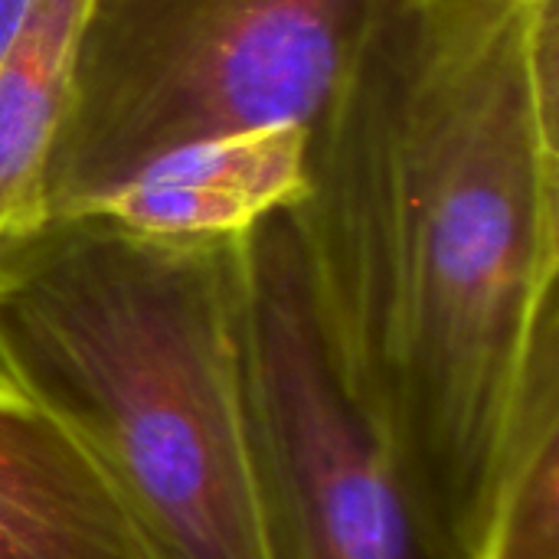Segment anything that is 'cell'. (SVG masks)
<instances>
[{"label": "cell", "mask_w": 559, "mask_h": 559, "mask_svg": "<svg viewBox=\"0 0 559 559\" xmlns=\"http://www.w3.org/2000/svg\"><path fill=\"white\" fill-rule=\"evenodd\" d=\"M472 559H559V360L531 383L521 432Z\"/></svg>", "instance_id": "8"}, {"label": "cell", "mask_w": 559, "mask_h": 559, "mask_svg": "<svg viewBox=\"0 0 559 559\" xmlns=\"http://www.w3.org/2000/svg\"><path fill=\"white\" fill-rule=\"evenodd\" d=\"M36 3L39 0H0V69H3L7 56L13 52L20 33L26 29Z\"/></svg>", "instance_id": "9"}, {"label": "cell", "mask_w": 559, "mask_h": 559, "mask_svg": "<svg viewBox=\"0 0 559 559\" xmlns=\"http://www.w3.org/2000/svg\"><path fill=\"white\" fill-rule=\"evenodd\" d=\"M85 0H39L0 69V259L49 223L46 170Z\"/></svg>", "instance_id": "7"}, {"label": "cell", "mask_w": 559, "mask_h": 559, "mask_svg": "<svg viewBox=\"0 0 559 559\" xmlns=\"http://www.w3.org/2000/svg\"><path fill=\"white\" fill-rule=\"evenodd\" d=\"M246 301V233L75 213L0 259V373L85 445L151 559H269Z\"/></svg>", "instance_id": "2"}, {"label": "cell", "mask_w": 559, "mask_h": 559, "mask_svg": "<svg viewBox=\"0 0 559 559\" xmlns=\"http://www.w3.org/2000/svg\"><path fill=\"white\" fill-rule=\"evenodd\" d=\"M246 386L269 559H436L328 364L292 223L246 233Z\"/></svg>", "instance_id": "4"}, {"label": "cell", "mask_w": 559, "mask_h": 559, "mask_svg": "<svg viewBox=\"0 0 559 559\" xmlns=\"http://www.w3.org/2000/svg\"><path fill=\"white\" fill-rule=\"evenodd\" d=\"M301 160L305 128L229 134L147 167L85 213L154 236H239L301 193Z\"/></svg>", "instance_id": "6"}, {"label": "cell", "mask_w": 559, "mask_h": 559, "mask_svg": "<svg viewBox=\"0 0 559 559\" xmlns=\"http://www.w3.org/2000/svg\"><path fill=\"white\" fill-rule=\"evenodd\" d=\"M406 0H85L49 219L147 167L249 131L308 128Z\"/></svg>", "instance_id": "3"}, {"label": "cell", "mask_w": 559, "mask_h": 559, "mask_svg": "<svg viewBox=\"0 0 559 559\" xmlns=\"http://www.w3.org/2000/svg\"><path fill=\"white\" fill-rule=\"evenodd\" d=\"M285 216L337 386L429 554L472 559L559 360V0H406L305 128Z\"/></svg>", "instance_id": "1"}, {"label": "cell", "mask_w": 559, "mask_h": 559, "mask_svg": "<svg viewBox=\"0 0 559 559\" xmlns=\"http://www.w3.org/2000/svg\"><path fill=\"white\" fill-rule=\"evenodd\" d=\"M0 559H151L98 462L3 373Z\"/></svg>", "instance_id": "5"}]
</instances>
